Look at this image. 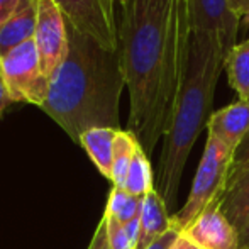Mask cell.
<instances>
[{"mask_svg": "<svg viewBox=\"0 0 249 249\" xmlns=\"http://www.w3.org/2000/svg\"><path fill=\"white\" fill-rule=\"evenodd\" d=\"M171 229V215L168 213V207L158 190L154 188L149 192L142 200V210H141V234H139V244L138 249H146L163 236L166 231Z\"/></svg>", "mask_w": 249, "mask_h": 249, "instance_id": "cell-12", "label": "cell"}, {"mask_svg": "<svg viewBox=\"0 0 249 249\" xmlns=\"http://www.w3.org/2000/svg\"><path fill=\"white\" fill-rule=\"evenodd\" d=\"M142 200H144V197H136V195L125 192L124 188L112 187L104 213L117 219L119 222L127 224L141 215Z\"/></svg>", "mask_w": 249, "mask_h": 249, "instance_id": "cell-18", "label": "cell"}, {"mask_svg": "<svg viewBox=\"0 0 249 249\" xmlns=\"http://www.w3.org/2000/svg\"><path fill=\"white\" fill-rule=\"evenodd\" d=\"M119 129L95 127L87 131L80 138L78 144L87 151L102 177L110 180L112 177V158H114V141Z\"/></svg>", "mask_w": 249, "mask_h": 249, "instance_id": "cell-13", "label": "cell"}, {"mask_svg": "<svg viewBox=\"0 0 249 249\" xmlns=\"http://www.w3.org/2000/svg\"><path fill=\"white\" fill-rule=\"evenodd\" d=\"M139 148V141L127 129H119L114 141V158H112V187L124 188L129 168L136 149Z\"/></svg>", "mask_w": 249, "mask_h": 249, "instance_id": "cell-15", "label": "cell"}, {"mask_svg": "<svg viewBox=\"0 0 249 249\" xmlns=\"http://www.w3.org/2000/svg\"><path fill=\"white\" fill-rule=\"evenodd\" d=\"M229 5L241 22L249 24V0H229Z\"/></svg>", "mask_w": 249, "mask_h": 249, "instance_id": "cell-23", "label": "cell"}, {"mask_svg": "<svg viewBox=\"0 0 249 249\" xmlns=\"http://www.w3.org/2000/svg\"><path fill=\"white\" fill-rule=\"evenodd\" d=\"M68 39V53L53 73L41 108L80 142L90 129H121L125 76L119 51L107 50L70 24Z\"/></svg>", "mask_w": 249, "mask_h": 249, "instance_id": "cell-2", "label": "cell"}, {"mask_svg": "<svg viewBox=\"0 0 249 249\" xmlns=\"http://www.w3.org/2000/svg\"><path fill=\"white\" fill-rule=\"evenodd\" d=\"M171 249H200L197 244L192 243L188 237H185L183 234H180V237L177 239V243L173 244V248Z\"/></svg>", "mask_w": 249, "mask_h": 249, "instance_id": "cell-27", "label": "cell"}, {"mask_svg": "<svg viewBox=\"0 0 249 249\" xmlns=\"http://www.w3.org/2000/svg\"><path fill=\"white\" fill-rule=\"evenodd\" d=\"M224 51L217 36L192 31L183 83L170 127L163 138L156 190L168 209L175 205L188 156L209 124L217 83L224 70Z\"/></svg>", "mask_w": 249, "mask_h": 249, "instance_id": "cell-3", "label": "cell"}, {"mask_svg": "<svg viewBox=\"0 0 249 249\" xmlns=\"http://www.w3.org/2000/svg\"><path fill=\"white\" fill-rule=\"evenodd\" d=\"M220 198L210 203L183 232L200 249H241L239 232L220 209Z\"/></svg>", "mask_w": 249, "mask_h": 249, "instance_id": "cell-9", "label": "cell"}, {"mask_svg": "<svg viewBox=\"0 0 249 249\" xmlns=\"http://www.w3.org/2000/svg\"><path fill=\"white\" fill-rule=\"evenodd\" d=\"M34 43L39 51L44 73L51 80L68 53V22L54 0H37Z\"/></svg>", "mask_w": 249, "mask_h": 249, "instance_id": "cell-7", "label": "cell"}, {"mask_svg": "<svg viewBox=\"0 0 249 249\" xmlns=\"http://www.w3.org/2000/svg\"><path fill=\"white\" fill-rule=\"evenodd\" d=\"M37 0H20L17 10L0 26V58L34 37Z\"/></svg>", "mask_w": 249, "mask_h": 249, "instance_id": "cell-11", "label": "cell"}, {"mask_svg": "<svg viewBox=\"0 0 249 249\" xmlns=\"http://www.w3.org/2000/svg\"><path fill=\"white\" fill-rule=\"evenodd\" d=\"M124 190L131 195H136V197H146L149 192L154 190V175L153 168H151V161L141 144L136 149L134 158H132Z\"/></svg>", "mask_w": 249, "mask_h": 249, "instance_id": "cell-17", "label": "cell"}, {"mask_svg": "<svg viewBox=\"0 0 249 249\" xmlns=\"http://www.w3.org/2000/svg\"><path fill=\"white\" fill-rule=\"evenodd\" d=\"M119 5V53L129 92L127 131L149 156L170 127L187 70L188 0H124Z\"/></svg>", "mask_w": 249, "mask_h": 249, "instance_id": "cell-1", "label": "cell"}, {"mask_svg": "<svg viewBox=\"0 0 249 249\" xmlns=\"http://www.w3.org/2000/svg\"><path fill=\"white\" fill-rule=\"evenodd\" d=\"M220 209L236 229L243 226L249 215V170L224 192L220 198Z\"/></svg>", "mask_w": 249, "mask_h": 249, "instance_id": "cell-16", "label": "cell"}, {"mask_svg": "<svg viewBox=\"0 0 249 249\" xmlns=\"http://www.w3.org/2000/svg\"><path fill=\"white\" fill-rule=\"evenodd\" d=\"M248 170H249V132H248L246 138L243 139V142L239 144V148L236 149V153H234L232 168H231L229 180H227V188H229L231 185L236 183Z\"/></svg>", "mask_w": 249, "mask_h": 249, "instance_id": "cell-20", "label": "cell"}, {"mask_svg": "<svg viewBox=\"0 0 249 249\" xmlns=\"http://www.w3.org/2000/svg\"><path fill=\"white\" fill-rule=\"evenodd\" d=\"M232 160L234 151H231L217 138L207 134L202 160L194 177L187 202L175 215H171V227L175 231L183 234L210 203L222 197L227 188Z\"/></svg>", "mask_w": 249, "mask_h": 249, "instance_id": "cell-4", "label": "cell"}, {"mask_svg": "<svg viewBox=\"0 0 249 249\" xmlns=\"http://www.w3.org/2000/svg\"><path fill=\"white\" fill-rule=\"evenodd\" d=\"M121 2H124V0H117V3H121Z\"/></svg>", "mask_w": 249, "mask_h": 249, "instance_id": "cell-28", "label": "cell"}, {"mask_svg": "<svg viewBox=\"0 0 249 249\" xmlns=\"http://www.w3.org/2000/svg\"><path fill=\"white\" fill-rule=\"evenodd\" d=\"M12 102L9 99V93H7L5 83H3V76H2V68H0V114L7 108V105H10Z\"/></svg>", "mask_w": 249, "mask_h": 249, "instance_id": "cell-26", "label": "cell"}, {"mask_svg": "<svg viewBox=\"0 0 249 249\" xmlns=\"http://www.w3.org/2000/svg\"><path fill=\"white\" fill-rule=\"evenodd\" d=\"M105 224H107V237H108V244L112 249H136L134 243L129 237L125 226L122 222H119L114 217H108L104 213Z\"/></svg>", "mask_w": 249, "mask_h": 249, "instance_id": "cell-19", "label": "cell"}, {"mask_svg": "<svg viewBox=\"0 0 249 249\" xmlns=\"http://www.w3.org/2000/svg\"><path fill=\"white\" fill-rule=\"evenodd\" d=\"M0 68L10 102H26L43 107L50 90V78L44 73L34 39L3 54Z\"/></svg>", "mask_w": 249, "mask_h": 249, "instance_id": "cell-5", "label": "cell"}, {"mask_svg": "<svg viewBox=\"0 0 249 249\" xmlns=\"http://www.w3.org/2000/svg\"><path fill=\"white\" fill-rule=\"evenodd\" d=\"M66 22L104 48L119 51L117 0H54Z\"/></svg>", "mask_w": 249, "mask_h": 249, "instance_id": "cell-6", "label": "cell"}, {"mask_svg": "<svg viewBox=\"0 0 249 249\" xmlns=\"http://www.w3.org/2000/svg\"><path fill=\"white\" fill-rule=\"evenodd\" d=\"M249 132V100L237 99L220 110L212 112L207 124V134L236 153L243 139Z\"/></svg>", "mask_w": 249, "mask_h": 249, "instance_id": "cell-10", "label": "cell"}, {"mask_svg": "<svg viewBox=\"0 0 249 249\" xmlns=\"http://www.w3.org/2000/svg\"><path fill=\"white\" fill-rule=\"evenodd\" d=\"M178 237H180V232L171 227V229L166 231L163 236H160L158 239H154L146 249H171L173 248V244L177 243Z\"/></svg>", "mask_w": 249, "mask_h": 249, "instance_id": "cell-22", "label": "cell"}, {"mask_svg": "<svg viewBox=\"0 0 249 249\" xmlns=\"http://www.w3.org/2000/svg\"><path fill=\"white\" fill-rule=\"evenodd\" d=\"M237 232H239L241 249H249V215L246 217V220L243 222V226L237 229Z\"/></svg>", "mask_w": 249, "mask_h": 249, "instance_id": "cell-25", "label": "cell"}, {"mask_svg": "<svg viewBox=\"0 0 249 249\" xmlns=\"http://www.w3.org/2000/svg\"><path fill=\"white\" fill-rule=\"evenodd\" d=\"M224 70L231 89L237 93V99L249 100V37L227 53Z\"/></svg>", "mask_w": 249, "mask_h": 249, "instance_id": "cell-14", "label": "cell"}, {"mask_svg": "<svg viewBox=\"0 0 249 249\" xmlns=\"http://www.w3.org/2000/svg\"><path fill=\"white\" fill-rule=\"evenodd\" d=\"M20 0H0V26L16 12Z\"/></svg>", "mask_w": 249, "mask_h": 249, "instance_id": "cell-24", "label": "cell"}, {"mask_svg": "<svg viewBox=\"0 0 249 249\" xmlns=\"http://www.w3.org/2000/svg\"><path fill=\"white\" fill-rule=\"evenodd\" d=\"M89 249H112L110 244H108V237H107V224H105V219L102 217V220L99 222L95 229V234H93L92 241H90Z\"/></svg>", "mask_w": 249, "mask_h": 249, "instance_id": "cell-21", "label": "cell"}, {"mask_svg": "<svg viewBox=\"0 0 249 249\" xmlns=\"http://www.w3.org/2000/svg\"><path fill=\"white\" fill-rule=\"evenodd\" d=\"M190 29L217 36L226 54L236 46L239 17L232 12L229 0H188Z\"/></svg>", "mask_w": 249, "mask_h": 249, "instance_id": "cell-8", "label": "cell"}]
</instances>
